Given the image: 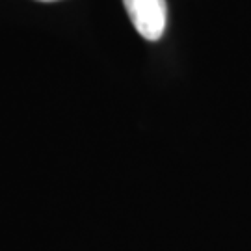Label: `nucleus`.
Listing matches in <instances>:
<instances>
[{"label": "nucleus", "instance_id": "1", "mask_svg": "<svg viewBox=\"0 0 251 251\" xmlns=\"http://www.w3.org/2000/svg\"><path fill=\"white\" fill-rule=\"evenodd\" d=\"M130 23L147 41H158L164 36L168 8L166 0H123Z\"/></svg>", "mask_w": 251, "mask_h": 251}, {"label": "nucleus", "instance_id": "2", "mask_svg": "<svg viewBox=\"0 0 251 251\" xmlns=\"http://www.w3.org/2000/svg\"><path fill=\"white\" fill-rule=\"evenodd\" d=\"M37 2H56V0H37Z\"/></svg>", "mask_w": 251, "mask_h": 251}]
</instances>
